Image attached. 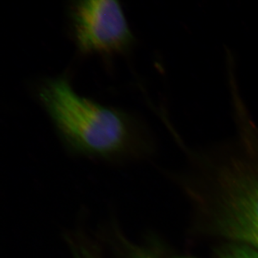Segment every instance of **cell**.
I'll list each match as a JSON object with an SVG mask.
<instances>
[{"mask_svg":"<svg viewBox=\"0 0 258 258\" xmlns=\"http://www.w3.org/2000/svg\"><path fill=\"white\" fill-rule=\"evenodd\" d=\"M198 172L184 189L200 230L258 249V144Z\"/></svg>","mask_w":258,"mask_h":258,"instance_id":"1","label":"cell"},{"mask_svg":"<svg viewBox=\"0 0 258 258\" xmlns=\"http://www.w3.org/2000/svg\"><path fill=\"white\" fill-rule=\"evenodd\" d=\"M37 93L61 137L76 152L113 157L140 146V131L130 115L80 96L64 78L47 79Z\"/></svg>","mask_w":258,"mask_h":258,"instance_id":"2","label":"cell"},{"mask_svg":"<svg viewBox=\"0 0 258 258\" xmlns=\"http://www.w3.org/2000/svg\"><path fill=\"white\" fill-rule=\"evenodd\" d=\"M75 40L85 53L123 52L133 35L121 6L114 0L76 1L70 6Z\"/></svg>","mask_w":258,"mask_h":258,"instance_id":"3","label":"cell"},{"mask_svg":"<svg viewBox=\"0 0 258 258\" xmlns=\"http://www.w3.org/2000/svg\"><path fill=\"white\" fill-rule=\"evenodd\" d=\"M214 258H258V249L240 242H226L215 249Z\"/></svg>","mask_w":258,"mask_h":258,"instance_id":"4","label":"cell"},{"mask_svg":"<svg viewBox=\"0 0 258 258\" xmlns=\"http://www.w3.org/2000/svg\"><path fill=\"white\" fill-rule=\"evenodd\" d=\"M72 254L74 258H100L96 249L86 242H73Z\"/></svg>","mask_w":258,"mask_h":258,"instance_id":"5","label":"cell"},{"mask_svg":"<svg viewBox=\"0 0 258 258\" xmlns=\"http://www.w3.org/2000/svg\"><path fill=\"white\" fill-rule=\"evenodd\" d=\"M130 258H195L189 257H163L159 254L156 253L154 251L147 249H137L136 250L132 251V254Z\"/></svg>","mask_w":258,"mask_h":258,"instance_id":"6","label":"cell"}]
</instances>
